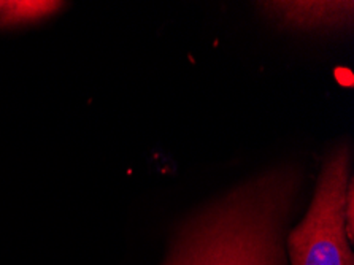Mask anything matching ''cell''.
<instances>
[{
  "mask_svg": "<svg viewBox=\"0 0 354 265\" xmlns=\"http://www.w3.org/2000/svg\"><path fill=\"white\" fill-rule=\"evenodd\" d=\"M299 185L281 169L235 189L183 232L165 265H283L280 234Z\"/></svg>",
  "mask_w": 354,
  "mask_h": 265,
  "instance_id": "1",
  "label": "cell"
},
{
  "mask_svg": "<svg viewBox=\"0 0 354 265\" xmlns=\"http://www.w3.org/2000/svg\"><path fill=\"white\" fill-rule=\"evenodd\" d=\"M350 181L345 145L326 159L308 213L289 234L292 265H354L343 214Z\"/></svg>",
  "mask_w": 354,
  "mask_h": 265,
  "instance_id": "2",
  "label": "cell"
},
{
  "mask_svg": "<svg viewBox=\"0 0 354 265\" xmlns=\"http://www.w3.org/2000/svg\"><path fill=\"white\" fill-rule=\"evenodd\" d=\"M267 12L283 24L299 29L345 27L353 21V2H267Z\"/></svg>",
  "mask_w": 354,
  "mask_h": 265,
  "instance_id": "3",
  "label": "cell"
},
{
  "mask_svg": "<svg viewBox=\"0 0 354 265\" xmlns=\"http://www.w3.org/2000/svg\"><path fill=\"white\" fill-rule=\"evenodd\" d=\"M61 2H46V0H15L0 2V24H23L50 16L61 7Z\"/></svg>",
  "mask_w": 354,
  "mask_h": 265,
  "instance_id": "4",
  "label": "cell"
},
{
  "mask_svg": "<svg viewBox=\"0 0 354 265\" xmlns=\"http://www.w3.org/2000/svg\"><path fill=\"white\" fill-rule=\"evenodd\" d=\"M343 214H345L346 235H348V239L353 240V219H354V185H353V180L350 181V185H348L345 210H343Z\"/></svg>",
  "mask_w": 354,
  "mask_h": 265,
  "instance_id": "5",
  "label": "cell"
}]
</instances>
